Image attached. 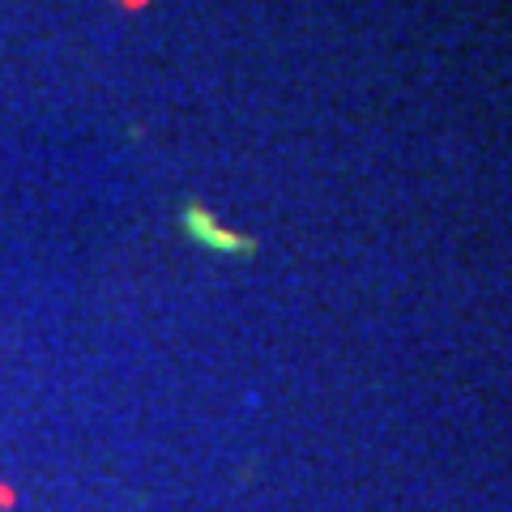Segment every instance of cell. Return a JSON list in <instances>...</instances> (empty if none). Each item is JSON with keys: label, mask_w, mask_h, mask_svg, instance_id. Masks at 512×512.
Returning <instances> with one entry per match:
<instances>
[{"label": "cell", "mask_w": 512, "mask_h": 512, "mask_svg": "<svg viewBox=\"0 0 512 512\" xmlns=\"http://www.w3.org/2000/svg\"><path fill=\"white\" fill-rule=\"evenodd\" d=\"M188 231L192 235H201V239H210V244H218V248H244V239H231V235H222L210 218H205L201 210H188Z\"/></svg>", "instance_id": "obj_1"}]
</instances>
